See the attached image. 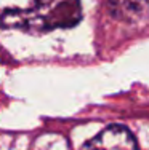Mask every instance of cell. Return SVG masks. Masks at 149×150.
I'll list each match as a JSON object with an SVG mask.
<instances>
[{
    "instance_id": "1",
    "label": "cell",
    "mask_w": 149,
    "mask_h": 150,
    "mask_svg": "<svg viewBox=\"0 0 149 150\" xmlns=\"http://www.w3.org/2000/svg\"><path fill=\"white\" fill-rule=\"evenodd\" d=\"M82 19L80 0H34L29 8H8L0 15V27L27 34L69 29Z\"/></svg>"
},
{
    "instance_id": "2",
    "label": "cell",
    "mask_w": 149,
    "mask_h": 150,
    "mask_svg": "<svg viewBox=\"0 0 149 150\" xmlns=\"http://www.w3.org/2000/svg\"><path fill=\"white\" fill-rule=\"evenodd\" d=\"M82 150H138V145L127 128L112 125L87 142Z\"/></svg>"
},
{
    "instance_id": "3",
    "label": "cell",
    "mask_w": 149,
    "mask_h": 150,
    "mask_svg": "<svg viewBox=\"0 0 149 150\" xmlns=\"http://www.w3.org/2000/svg\"><path fill=\"white\" fill-rule=\"evenodd\" d=\"M109 10L111 15L122 23H149V0H109Z\"/></svg>"
}]
</instances>
